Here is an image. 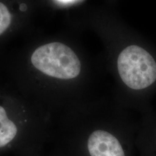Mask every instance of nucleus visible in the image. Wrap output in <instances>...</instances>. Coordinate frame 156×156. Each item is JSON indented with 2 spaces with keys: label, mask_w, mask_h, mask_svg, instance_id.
I'll return each instance as SVG.
<instances>
[{
  "label": "nucleus",
  "mask_w": 156,
  "mask_h": 156,
  "mask_svg": "<svg viewBox=\"0 0 156 156\" xmlns=\"http://www.w3.org/2000/svg\"><path fill=\"white\" fill-rule=\"evenodd\" d=\"M11 23V14L3 3L0 2V35L9 28Z\"/></svg>",
  "instance_id": "nucleus-5"
},
{
  "label": "nucleus",
  "mask_w": 156,
  "mask_h": 156,
  "mask_svg": "<svg viewBox=\"0 0 156 156\" xmlns=\"http://www.w3.org/2000/svg\"><path fill=\"white\" fill-rule=\"evenodd\" d=\"M54 142L60 156H134L136 126L118 113H95Z\"/></svg>",
  "instance_id": "nucleus-1"
},
{
  "label": "nucleus",
  "mask_w": 156,
  "mask_h": 156,
  "mask_svg": "<svg viewBox=\"0 0 156 156\" xmlns=\"http://www.w3.org/2000/svg\"><path fill=\"white\" fill-rule=\"evenodd\" d=\"M135 147L139 156H156V113L152 108L142 114L136 126Z\"/></svg>",
  "instance_id": "nucleus-4"
},
{
  "label": "nucleus",
  "mask_w": 156,
  "mask_h": 156,
  "mask_svg": "<svg viewBox=\"0 0 156 156\" xmlns=\"http://www.w3.org/2000/svg\"><path fill=\"white\" fill-rule=\"evenodd\" d=\"M26 121L12 117L9 108L0 104V155L37 156L46 151L48 135L44 128Z\"/></svg>",
  "instance_id": "nucleus-2"
},
{
  "label": "nucleus",
  "mask_w": 156,
  "mask_h": 156,
  "mask_svg": "<svg viewBox=\"0 0 156 156\" xmlns=\"http://www.w3.org/2000/svg\"><path fill=\"white\" fill-rule=\"evenodd\" d=\"M37 156H60V155L58 154V153L56 151V150L53 149L51 152L44 151V153Z\"/></svg>",
  "instance_id": "nucleus-6"
},
{
  "label": "nucleus",
  "mask_w": 156,
  "mask_h": 156,
  "mask_svg": "<svg viewBox=\"0 0 156 156\" xmlns=\"http://www.w3.org/2000/svg\"><path fill=\"white\" fill-rule=\"evenodd\" d=\"M61 1H65V2H67V1H71V0H61Z\"/></svg>",
  "instance_id": "nucleus-7"
},
{
  "label": "nucleus",
  "mask_w": 156,
  "mask_h": 156,
  "mask_svg": "<svg viewBox=\"0 0 156 156\" xmlns=\"http://www.w3.org/2000/svg\"><path fill=\"white\" fill-rule=\"evenodd\" d=\"M33 65L51 77L73 79L80 73L81 64L76 54L61 43H51L37 48L31 56Z\"/></svg>",
  "instance_id": "nucleus-3"
}]
</instances>
